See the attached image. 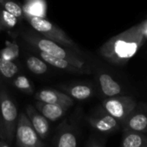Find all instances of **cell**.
<instances>
[{"label": "cell", "instance_id": "1", "mask_svg": "<svg viewBox=\"0 0 147 147\" xmlns=\"http://www.w3.org/2000/svg\"><path fill=\"white\" fill-rule=\"evenodd\" d=\"M144 40L142 25L135 26L108 40L100 49V53L112 63L125 64L136 55Z\"/></svg>", "mask_w": 147, "mask_h": 147}, {"label": "cell", "instance_id": "2", "mask_svg": "<svg viewBox=\"0 0 147 147\" xmlns=\"http://www.w3.org/2000/svg\"><path fill=\"white\" fill-rule=\"evenodd\" d=\"M22 37L28 43H30L32 46H34L35 48L38 49L41 52H44L52 56H55V57H59V58L67 60L75 67L81 68V69L86 71L87 73L89 72L86 68V62L81 57L75 55L72 51L61 47L60 44H58L48 38L36 36L31 33L23 34Z\"/></svg>", "mask_w": 147, "mask_h": 147}, {"label": "cell", "instance_id": "3", "mask_svg": "<svg viewBox=\"0 0 147 147\" xmlns=\"http://www.w3.org/2000/svg\"><path fill=\"white\" fill-rule=\"evenodd\" d=\"M18 114L15 103L6 91L1 94L0 104V138L6 142H11L15 137Z\"/></svg>", "mask_w": 147, "mask_h": 147}, {"label": "cell", "instance_id": "4", "mask_svg": "<svg viewBox=\"0 0 147 147\" xmlns=\"http://www.w3.org/2000/svg\"><path fill=\"white\" fill-rule=\"evenodd\" d=\"M27 18L32 28L42 35L45 38H48L60 45H63L67 48L77 49L76 43L62 30L53 24L51 22L46 20L44 18L28 16Z\"/></svg>", "mask_w": 147, "mask_h": 147}, {"label": "cell", "instance_id": "5", "mask_svg": "<svg viewBox=\"0 0 147 147\" xmlns=\"http://www.w3.org/2000/svg\"><path fill=\"white\" fill-rule=\"evenodd\" d=\"M102 107L107 113L116 119L119 123H124L128 116L134 112L137 102L131 97L117 95L106 99L102 102Z\"/></svg>", "mask_w": 147, "mask_h": 147}, {"label": "cell", "instance_id": "6", "mask_svg": "<svg viewBox=\"0 0 147 147\" xmlns=\"http://www.w3.org/2000/svg\"><path fill=\"white\" fill-rule=\"evenodd\" d=\"M17 144L19 147H43L44 144L25 113L18 115L16 132Z\"/></svg>", "mask_w": 147, "mask_h": 147}, {"label": "cell", "instance_id": "7", "mask_svg": "<svg viewBox=\"0 0 147 147\" xmlns=\"http://www.w3.org/2000/svg\"><path fill=\"white\" fill-rule=\"evenodd\" d=\"M77 131L67 120L62 122L55 136L54 147H76Z\"/></svg>", "mask_w": 147, "mask_h": 147}, {"label": "cell", "instance_id": "8", "mask_svg": "<svg viewBox=\"0 0 147 147\" xmlns=\"http://www.w3.org/2000/svg\"><path fill=\"white\" fill-rule=\"evenodd\" d=\"M36 100L46 103L60 105L69 108L74 105L73 98L68 94L53 89H42L36 94Z\"/></svg>", "mask_w": 147, "mask_h": 147}, {"label": "cell", "instance_id": "9", "mask_svg": "<svg viewBox=\"0 0 147 147\" xmlns=\"http://www.w3.org/2000/svg\"><path fill=\"white\" fill-rule=\"evenodd\" d=\"M26 115L28 116L32 126L39 135L42 139H44L48 137L50 130L49 120L41 114L36 108L32 106H28L26 107Z\"/></svg>", "mask_w": 147, "mask_h": 147}, {"label": "cell", "instance_id": "10", "mask_svg": "<svg viewBox=\"0 0 147 147\" xmlns=\"http://www.w3.org/2000/svg\"><path fill=\"white\" fill-rule=\"evenodd\" d=\"M88 121L94 129L103 133L113 132L119 128V121L107 113L105 114L89 117Z\"/></svg>", "mask_w": 147, "mask_h": 147}, {"label": "cell", "instance_id": "11", "mask_svg": "<svg viewBox=\"0 0 147 147\" xmlns=\"http://www.w3.org/2000/svg\"><path fill=\"white\" fill-rule=\"evenodd\" d=\"M36 108L49 121H55L61 119L65 115L67 110L68 109L60 105L46 103L39 100L36 102Z\"/></svg>", "mask_w": 147, "mask_h": 147}, {"label": "cell", "instance_id": "12", "mask_svg": "<svg viewBox=\"0 0 147 147\" xmlns=\"http://www.w3.org/2000/svg\"><path fill=\"white\" fill-rule=\"evenodd\" d=\"M125 131L144 132L147 131V115L143 113L132 112L124 121Z\"/></svg>", "mask_w": 147, "mask_h": 147}, {"label": "cell", "instance_id": "13", "mask_svg": "<svg viewBox=\"0 0 147 147\" xmlns=\"http://www.w3.org/2000/svg\"><path fill=\"white\" fill-rule=\"evenodd\" d=\"M41 57L42 58V60L49 63V65L59 68V69H63L65 71H68L71 73H77V74H85L87 73L86 71L78 68L76 67H75L74 65H72L69 61H67V60L59 58V57H55V56H52L50 55H48L44 52H41L40 53Z\"/></svg>", "mask_w": 147, "mask_h": 147}, {"label": "cell", "instance_id": "14", "mask_svg": "<svg viewBox=\"0 0 147 147\" xmlns=\"http://www.w3.org/2000/svg\"><path fill=\"white\" fill-rule=\"evenodd\" d=\"M99 82L102 93L107 97L117 96L121 93L120 85L107 74H101L99 76Z\"/></svg>", "mask_w": 147, "mask_h": 147}, {"label": "cell", "instance_id": "15", "mask_svg": "<svg viewBox=\"0 0 147 147\" xmlns=\"http://www.w3.org/2000/svg\"><path fill=\"white\" fill-rule=\"evenodd\" d=\"M120 147H147L146 136L142 132L125 131Z\"/></svg>", "mask_w": 147, "mask_h": 147}, {"label": "cell", "instance_id": "16", "mask_svg": "<svg viewBox=\"0 0 147 147\" xmlns=\"http://www.w3.org/2000/svg\"><path fill=\"white\" fill-rule=\"evenodd\" d=\"M45 11L46 5L43 0H28L24 5V12L27 17L43 18Z\"/></svg>", "mask_w": 147, "mask_h": 147}, {"label": "cell", "instance_id": "17", "mask_svg": "<svg viewBox=\"0 0 147 147\" xmlns=\"http://www.w3.org/2000/svg\"><path fill=\"white\" fill-rule=\"evenodd\" d=\"M67 94L71 98L84 100L93 95V89L88 85H75L67 88Z\"/></svg>", "mask_w": 147, "mask_h": 147}, {"label": "cell", "instance_id": "18", "mask_svg": "<svg viewBox=\"0 0 147 147\" xmlns=\"http://www.w3.org/2000/svg\"><path fill=\"white\" fill-rule=\"evenodd\" d=\"M28 68L36 75H42L47 70L48 67L45 61H42L41 59L36 56H30L27 59L26 61Z\"/></svg>", "mask_w": 147, "mask_h": 147}, {"label": "cell", "instance_id": "19", "mask_svg": "<svg viewBox=\"0 0 147 147\" xmlns=\"http://www.w3.org/2000/svg\"><path fill=\"white\" fill-rule=\"evenodd\" d=\"M18 72V66L10 60H6L3 57H0V73L6 77L12 78Z\"/></svg>", "mask_w": 147, "mask_h": 147}, {"label": "cell", "instance_id": "20", "mask_svg": "<svg viewBox=\"0 0 147 147\" xmlns=\"http://www.w3.org/2000/svg\"><path fill=\"white\" fill-rule=\"evenodd\" d=\"M14 83V86L24 91V92H26V93H29V94H31L33 89H32V86L30 82V81L28 80V78L24 76H18L15 81L13 82Z\"/></svg>", "mask_w": 147, "mask_h": 147}, {"label": "cell", "instance_id": "21", "mask_svg": "<svg viewBox=\"0 0 147 147\" xmlns=\"http://www.w3.org/2000/svg\"><path fill=\"white\" fill-rule=\"evenodd\" d=\"M5 9L7 12H9L10 14H11L17 18H21L23 17V14H24L23 9L15 2L7 1L5 4Z\"/></svg>", "mask_w": 147, "mask_h": 147}, {"label": "cell", "instance_id": "22", "mask_svg": "<svg viewBox=\"0 0 147 147\" xmlns=\"http://www.w3.org/2000/svg\"><path fill=\"white\" fill-rule=\"evenodd\" d=\"M18 49L16 45H11L9 48L5 49V50L2 52V56L3 58L6 59V60H11L15 57H17L18 55Z\"/></svg>", "mask_w": 147, "mask_h": 147}, {"label": "cell", "instance_id": "23", "mask_svg": "<svg viewBox=\"0 0 147 147\" xmlns=\"http://www.w3.org/2000/svg\"><path fill=\"white\" fill-rule=\"evenodd\" d=\"M3 18H4V21L6 24V25L9 27H14L17 24V18H15L14 16L10 14L6 11H3Z\"/></svg>", "mask_w": 147, "mask_h": 147}, {"label": "cell", "instance_id": "24", "mask_svg": "<svg viewBox=\"0 0 147 147\" xmlns=\"http://www.w3.org/2000/svg\"><path fill=\"white\" fill-rule=\"evenodd\" d=\"M88 147H105V144L100 140H92L89 142Z\"/></svg>", "mask_w": 147, "mask_h": 147}, {"label": "cell", "instance_id": "25", "mask_svg": "<svg viewBox=\"0 0 147 147\" xmlns=\"http://www.w3.org/2000/svg\"><path fill=\"white\" fill-rule=\"evenodd\" d=\"M7 143L8 142L5 141H0V147H10V145Z\"/></svg>", "mask_w": 147, "mask_h": 147}, {"label": "cell", "instance_id": "26", "mask_svg": "<svg viewBox=\"0 0 147 147\" xmlns=\"http://www.w3.org/2000/svg\"><path fill=\"white\" fill-rule=\"evenodd\" d=\"M0 104H1V93H0Z\"/></svg>", "mask_w": 147, "mask_h": 147}, {"label": "cell", "instance_id": "27", "mask_svg": "<svg viewBox=\"0 0 147 147\" xmlns=\"http://www.w3.org/2000/svg\"><path fill=\"white\" fill-rule=\"evenodd\" d=\"M0 1H2V0H0Z\"/></svg>", "mask_w": 147, "mask_h": 147}, {"label": "cell", "instance_id": "28", "mask_svg": "<svg viewBox=\"0 0 147 147\" xmlns=\"http://www.w3.org/2000/svg\"><path fill=\"white\" fill-rule=\"evenodd\" d=\"M146 138H147V136H146Z\"/></svg>", "mask_w": 147, "mask_h": 147}]
</instances>
